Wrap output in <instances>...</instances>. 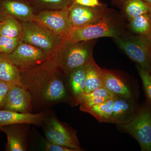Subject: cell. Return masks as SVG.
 Wrapping results in <instances>:
<instances>
[{
    "instance_id": "6da1fadb",
    "label": "cell",
    "mask_w": 151,
    "mask_h": 151,
    "mask_svg": "<svg viewBox=\"0 0 151 151\" xmlns=\"http://www.w3.org/2000/svg\"><path fill=\"white\" fill-rule=\"evenodd\" d=\"M54 55L39 65L22 73V83L36 99L54 102L66 96L65 86L58 72Z\"/></svg>"
},
{
    "instance_id": "7a4b0ae2",
    "label": "cell",
    "mask_w": 151,
    "mask_h": 151,
    "mask_svg": "<svg viewBox=\"0 0 151 151\" xmlns=\"http://www.w3.org/2000/svg\"><path fill=\"white\" fill-rule=\"evenodd\" d=\"M91 41L73 42L65 38L54 54L57 67L65 75L86 64L92 55Z\"/></svg>"
},
{
    "instance_id": "3957f363",
    "label": "cell",
    "mask_w": 151,
    "mask_h": 151,
    "mask_svg": "<svg viewBox=\"0 0 151 151\" xmlns=\"http://www.w3.org/2000/svg\"><path fill=\"white\" fill-rule=\"evenodd\" d=\"M22 27L20 40L42 50L50 56L56 52L65 39L36 21L22 22Z\"/></svg>"
},
{
    "instance_id": "277c9868",
    "label": "cell",
    "mask_w": 151,
    "mask_h": 151,
    "mask_svg": "<svg viewBox=\"0 0 151 151\" xmlns=\"http://www.w3.org/2000/svg\"><path fill=\"white\" fill-rule=\"evenodd\" d=\"M118 126L137 141L141 151H151L150 104L144 103L129 122Z\"/></svg>"
},
{
    "instance_id": "5b68a950",
    "label": "cell",
    "mask_w": 151,
    "mask_h": 151,
    "mask_svg": "<svg viewBox=\"0 0 151 151\" xmlns=\"http://www.w3.org/2000/svg\"><path fill=\"white\" fill-rule=\"evenodd\" d=\"M114 40L130 59L151 73L150 41L139 35L124 33Z\"/></svg>"
},
{
    "instance_id": "8992f818",
    "label": "cell",
    "mask_w": 151,
    "mask_h": 151,
    "mask_svg": "<svg viewBox=\"0 0 151 151\" xmlns=\"http://www.w3.org/2000/svg\"><path fill=\"white\" fill-rule=\"evenodd\" d=\"M124 33L108 13L97 23L73 28L65 38L73 42L87 41L103 37L116 38Z\"/></svg>"
},
{
    "instance_id": "52a82bcc",
    "label": "cell",
    "mask_w": 151,
    "mask_h": 151,
    "mask_svg": "<svg viewBox=\"0 0 151 151\" xmlns=\"http://www.w3.org/2000/svg\"><path fill=\"white\" fill-rule=\"evenodd\" d=\"M6 55L21 73L39 65L50 57L42 50L20 40L15 50Z\"/></svg>"
},
{
    "instance_id": "ba28073f",
    "label": "cell",
    "mask_w": 151,
    "mask_h": 151,
    "mask_svg": "<svg viewBox=\"0 0 151 151\" xmlns=\"http://www.w3.org/2000/svg\"><path fill=\"white\" fill-rule=\"evenodd\" d=\"M34 20L65 38L73 28L68 16V8L37 12Z\"/></svg>"
},
{
    "instance_id": "9c48e42d",
    "label": "cell",
    "mask_w": 151,
    "mask_h": 151,
    "mask_svg": "<svg viewBox=\"0 0 151 151\" xmlns=\"http://www.w3.org/2000/svg\"><path fill=\"white\" fill-rule=\"evenodd\" d=\"M68 13L73 28H79L97 23L108 12L103 6L91 7L81 5L73 1L68 7Z\"/></svg>"
},
{
    "instance_id": "30bf717a",
    "label": "cell",
    "mask_w": 151,
    "mask_h": 151,
    "mask_svg": "<svg viewBox=\"0 0 151 151\" xmlns=\"http://www.w3.org/2000/svg\"><path fill=\"white\" fill-rule=\"evenodd\" d=\"M45 134L49 142L75 149L77 151L81 150L76 135L57 119L50 120Z\"/></svg>"
},
{
    "instance_id": "8fae6325",
    "label": "cell",
    "mask_w": 151,
    "mask_h": 151,
    "mask_svg": "<svg viewBox=\"0 0 151 151\" xmlns=\"http://www.w3.org/2000/svg\"><path fill=\"white\" fill-rule=\"evenodd\" d=\"M36 13L28 0H0V17L11 16L27 22L34 20Z\"/></svg>"
},
{
    "instance_id": "7c38bea8",
    "label": "cell",
    "mask_w": 151,
    "mask_h": 151,
    "mask_svg": "<svg viewBox=\"0 0 151 151\" xmlns=\"http://www.w3.org/2000/svg\"><path fill=\"white\" fill-rule=\"evenodd\" d=\"M32 95L24 87L14 84L9 90L3 109L22 113H29Z\"/></svg>"
},
{
    "instance_id": "4fadbf2b",
    "label": "cell",
    "mask_w": 151,
    "mask_h": 151,
    "mask_svg": "<svg viewBox=\"0 0 151 151\" xmlns=\"http://www.w3.org/2000/svg\"><path fill=\"white\" fill-rule=\"evenodd\" d=\"M139 107L136 98L116 96L109 123L118 125L127 123L134 116Z\"/></svg>"
},
{
    "instance_id": "5bb4252c",
    "label": "cell",
    "mask_w": 151,
    "mask_h": 151,
    "mask_svg": "<svg viewBox=\"0 0 151 151\" xmlns=\"http://www.w3.org/2000/svg\"><path fill=\"white\" fill-rule=\"evenodd\" d=\"M44 113H22L9 110H0V127L18 124H40L44 119Z\"/></svg>"
},
{
    "instance_id": "9a60e30c",
    "label": "cell",
    "mask_w": 151,
    "mask_h": 151,
    "mask_svg": "<svg viewBox=\"0 0 151 151\" xmlns=\"http://www.w3.org/2000/svg\"><path fill=\"white\" fill-rule=\"evenodd\" d=\"M103 87L115 96L136 98L129 86L118 74L111 70L103 69Z\"/></svg>"
},
{
    "instance_id": "2e32d148",
    "label": "cell",
    "mask_w": 151,
    "mask_h": 151,
    "mask_svg": "<svg viewBox=\"0 0 151 151\" xmlns=\"http://www.w3.org/2000/svg\"><path fill=\"white\" fill-rule=\"evenodd\" d=\"M86 71L85 93L103 87L104 72L91 57L85 64Z\"/></svg>"
},
{
    "instance_id": "e0dca14e",
    "label": "cell",
    "mask_w": 151,
    "mask_h": 151,
    "mask_svg": "<svg viewBox=\"0 0 151 151\" xmlns=\"http://www.w3.org/2000/svg\"><path fill=\"white\" fill-rule=\"evenodd\" d=\"M115 96L105 87L94 89L88 93H85L76 97L77 103L80 105V109L85 111L93 105L103 103Z\"/></svg>"
},
{
    "instance_id": "ac0fdd59",
    "label": "cell",
    "mask_w": 151,
    "mask_h": 151,
    "mask_svg": "<svg viewBox=\"0 0 151 151\" xmlns=\"http://www.w3.org/2000/svg\"><path fill=\"white\" fill-rule=\"evenodd\" d=\"M0 80L24 87L21 73L6 54L0 53ZM25 88V87H24Z\"/></svg>"
},
{
    "instance_id": "d6986e66",
    "label": "cell",
    "mask_w": 151,
    "mask_h": 151,
    "mask_svg": "<svg viewBox=\"0 0 151 151\" xmlns=\"http://www.w3.org/2000/svg\"><path fill=\"white\" fill-rule=\"evenodd\" d=\"M116 96L103 103L93 105L84 111L94 116L99 122L109 123L112 112Z\"/></svg>"
},
{
    "instance_id": "ffe728a7",
    "label": "cell",
    "mask_w": 151,
    "mask_h": 151,
    "mask_svg": "<svg viewBox=\"0 0 151 151\" xmlns=\"http://www.w3.org/2000/svg\"><path fill=\"white\" fill-rule=\"evenodd\" d=\"M7 136L6 150L9 151H25L27 150L24 136L17 129L10 127H1Z\"/></svg>"
},
{
    "instance_id": "44dd1931",
    "label": "cell",
    "mask_w": 151,
    "mask_h": 151,
    "mask_svg": "<svg viewBox=\"0 0 151 151\" xmlns=\"http://www.w3.org/2000/svg\"><path fill=\"white\" fill-rule=\"evenodd\" d=\"M1 26L0 35L20 40L22 32V22L11 16L1 17Z\"/></svg>"
},
{
    "instance_id": "7402d4cb",
    "label": "cell",
    "mask_w": 151,
    "mask_h": 151,
    "mask_svg": "<svg viewBox=\"0 0 151 151\" xmlns=\"http://www.w3.org/2000/svg\"><path fill=\"white\" fill-rule=\"evenodd\" d=\"M129 26L134 32L151 42V14L146 13L130 21Z\"/></svg>"
},
{
    "instance_id": "603a6c76",
    "label": "cell",
    "mask_w": 151,
    "mask_h": 151,
    "mask_svg": "<svg viewBox=\"0 0 151 151\" xmlns=\"http://www.w3.org/2000/svg\"><path fill=\"white\" fill-rule=\"evenodd\" d=\"M122 4L124 12L129 21L148 13L151 6L142 0H126Z\"/></svg>"
},
{
    "instance_id": "cb8c5ba5",
    "label": "cell",
    "mask_w": 151,
    "mask_h": 151,
    "mask_svg": "<svg viewBox=\"0 0 151 151\" xmlns=\"http://www.w3.org/2000/svg\"><path fill=\"white\" fill-rule=\"evenodd\" d=\"M69 76L70 87L76 97L85 92L86 80L85 65L73 70Z\"/></svg>"
},
{
    "instance_id": "d4e9b609",
    "label": "cell",
    "mask_w": 151,
    "mask_h": 151,
    "mask_svg": "<svg viewBox=\"0 0 151 151\" xmlns=\"http://www.w3.org/2000/svg\"><path fill=\"white\" fill-rule=\"evenodd\" d=\"M37 12L68 8L73 0H28Z\"/></svg>"
},
{
    "instance_id": "484cf974",
    "label": "cell",
    "mask_w": 151,
    "mask_h": 151,
    "mask_svg": "<svg viewBox=\"0 0 151 151\" xmlns=\"http://www.w3.org/2000/svg\"><path fill=\"white\" fill-rule=\"evenodd\" d=\"M137 67L142 83L147 102L151 105V73L140 65H137Z\"/></svg>"
},
{
    "instance_id": "4316f807",
    "label": "cell",
    "mask_w": 151,
    "mask_h": 151,
    "mask_svg": "<svg viewBox=\"0 0 151 151\" xmlns=\"http://www.w3.org/2000/svg\"><path fill=\"white\" fill-rule=\"evenodd\" d=\"M19 40V39L0 35V52L10 54L16 48Z\"/></svg>"
},
{
    "instance_id": "83f0119b",
    "label": "cell",
    "mask_w": 151,
    "mask_h": 151,
    "mask_svg": "<svg viewBox=\"0 0 151 151\" xmlns=\"http://www.w3.org/2000/svg\"><path fill=\"white\" fill-rule=\"evenodd\" d=\"M14 84H15L0 80V110L4 108L6 97L9 90Z\"/></svg>"
},
{
    "instance_id": "f1b7e54d",
    "label": "cell",
    "mask_w": 151,
    "mask_h": 151,
    "mask_svg": "<svg viewBox=\"0 0 151 151\" xmlns=\"http://www.w3.org/2000/svg\"><path fill=\"white\" fill-rule=\"evenodd\" d=\"M45 150L47 151H77L75 149L53 144L48 141L45 145Z\"/></svg>"
},
{
    "instance_id": "f546056e",
    "label": "cell",
    "mask_w": 151,
    "mask_h": 151,
    "mask_svg": "<svg viewBox=\"0 0 151 151\" xmlns=\"http://www.w3.org/2000/svg\"><path fill=\"white\" fill-rule=\"evenodd\" d=\"M73 1L76 4L85 6L97 7L103 6L99 0H73Z\"/></svg>"
},
{
    "instance_id": "4dcf8cb0",
    "label": "cell",
    "mask_w": 151,
    "mask_h": 151,
    "mask_svg": "<svg viewBox=\"0 0 151 151\" xmlns=\"http://www.w3.org/2000/svg\"><path fill=\"white\" fill-rule=\"evenodd\" d=\"M113 1L117 3H120V4H123L126 0H113Z\"/></svg>"
},
{
    "instance_id": "1f68e13d",
    "label": "cell",
    "mask_w": 151,
    "mask_h": 151,
    "mask_svg": "<svg viewBox=\"0 0 151 151\" xmlns=\"http://www.w3.org/2000/svg\"><path fill=\"white\" fill-rule=\"evenodd\" d=\"M142 1L151 6V0H142Z\"/></svg>"
},
{
    "instance_id": "d6a6232c",
    "label": "cell",
    "mask_w": 151,
    "mask_h": 151,
    "mask_svg": "<svg viewBox=\"0 0 151 151\" xmlns=\"http://www.w3.org/2000/svg\"><path fill=\"white\" fill-rule=\"evenodd\" d=\"M149 13L151 14V6H150V10H149Z\"/></svg>"
},
{
    "instance_id": "836d02e7",
    "label": "cell",
    "mask_w": 151,
    "mask_h": 151,
    "mask_svg": "<svg viewBox=\"0 0 151 151\" xmlns=\"http://www.w3.org/2000/svg\"><path fill=\"white\" fill-rule=\"evenodd\" d=\"M1 22L0 21V28L1 27Z\"/></svg>"
},
{
    "instance_id": "e575fe53",
    "label": "cell",
    "mask_w": 151,
    "mask_h": 151,
    "mask_svg": "<svg viewBox=\"0 0 151 151\" xmlns=\"http://www.w3.org/2000/svg\"><path fill=\"white\" fill-rule=\"evenodd\" d=\"M0 53H1V52H0Z\"/></svg>"
},
{
    "instance_id": "d590c367",
    "label": "cell",
    "mask_w": 151,
    "mask_h": 151,
    "mask_svg": "<svg viewBox=\"0 0 151 151\" xmlns=\"http://www.w3.org/2000/svg\"></svg>"
}]
</instances>
